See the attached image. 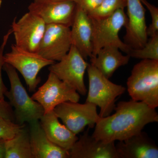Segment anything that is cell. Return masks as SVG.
Here are the masks:
<instances>
[{
	"instance_id": "cell-1",
	"label": "cell",
	"mask_w": 158,
	"mask_h": 158,
	"mask_svg": "<svg viewBox=\"0 0 158 158\" xmlns=\"http://www.w3.org/2000/svg\"><path fill=\"white\" fill-rule=\"evenodd\" d=\"M113 115L101 117L92 135L105 142L123 141L140 132L149 123L158 122L156 109L141 102H119Z\"/></svg>"
},
{
	"instance_id": "cell-2",
	"label": "cell",
	"mask_w": 158,
	"mask_h": 158,
	"mask_svg": "<svg viewBox=\"0 0 158 158\" xmlns=\"http://www.w3.org/2000/svg\"><path fill=\"white\" fill-rule=\"evenodd\" d=\"M127 84L132 100L156 109L158 106V60L144 59L135 65Z\"/></svg>"
},
{
	"instance_id": "cell-3",
	"label": "cell",
	"mask_w": 158,
	"mask_h": 158,
	"mask_svg": "<svg viewBox=\"0 0 158 158\" xmlns=\"http://www.w3.org/2000/svg\"><path fill=\"white\" fill-rule=\"evenodd\" d=\"M3 69L6 71L9 81L10 90L5 93L9 103L14 108L15 123L19 125L40 120L44 115V110L38 102L30 97L21 82L16 69L11 65L4 63Z\"/></svg>"
},
{
	"instance_id": "cell-4",
	"label": "cell",
	"mask_w": 158,
	"mask_h": 158,
	"mask_svg": "<svg viewBox=\"0 0 158 158\" xmlns=\"http://www.w3.org/2000/svg\"><path fill=\"white\" fill-rule=\"evenodd\" d=\"M87 71L89 89L85 102L98 106L101 117L111 115L116 107V98L124 93L126 88L110 81L91 64H89Z\"/></svg>"
},
{
	"instance_id": "cell-5",
	"label": "cell",
	"mask_w": 158,
	"mask_h": 158,
	"mask_svg": "<svg viewBox=\"0 0 158 158\" xmlns=\"http://www.w3.org/2000/svg\"><path fill=\"white\" fill-rule=\"evenodd\" d=\"M93 24V58L101 49L107 46H114L128 54L131 48L119 37V31L125 27L127 18L124 9H118L111 16L100 19L91 18Z\"/></svg>"
},
{
	"instance_id": "cell-6",
	"label": "cell",
	"mask_w": 158,
	"mask_h": 158,
	"mask_svg": "<svg viewBox=\"0 0 158 158\" xmlns=\"http://www.w3.org/2000/svg\"><path fill=\"white\" fill-rule=\"evenodd\" d=\"M4 59L5 63L11 65L21 74L31 92L35 91L40 83V77H37L40 70L55 63L37 53L20 48L15 44L11 45V52L4 55Z\"/></svg>"
},
{
	"instance_id": "cell-7",
	"label": "cell",
	"mask_w": 158,
	"mask_h": 158,
	"mask_svg": "<svg viewBox=\"0 0 158 158\" xmlns=\"http://www.w3.org/2000/svg\"><path fill=\"white\" fill-rule=\"evenodd\" d=\"M97 107L90 103L80 104L68 101L58 105L53 111L64 125L77 135L87 126L89 128L95 127L100 118Z\"/></svg>"
},
{
	"instance_id": "cell-8",
	"label": "cell",
	"mask_w": 158,
	"mask_h": 158,
	"mask_svg": "<svg viewBox=\"0 0 158 158\" xmlns=\"http://www.w3.org/2000/svg\"><path fill=\"white\" fill-rule=\"evenodd\" d=\"M57 63L50 65L48 69L60 80L73 87L82 95L87 93L84 76L89 64L72 45L68 53Z\"/></svg>"
},
{
	"instance_id": "cell-9",
	"label": "cell",
	"mask_w": 158,
	"mask_h": 158,
	"mask_svg": "<svg viewBox=\"0 0 158 158\" xmlns=\"http://www.w3.org/2000/svg\"><path fill=\"white\" fill-rule=\"evenodd\" d=\"M31 98L42 106L46 113L53 111L58 105L64 102H78L80 96L75 88L50 72L46 81Z\"/></svg>"
},
{
	"instance_id": "cell-10",
	"label": "cell",
	"mask_w": 158,
	"mask_h": 158,
	"mask_svg": "<svg viewBox=\"0 0 158 158\" xmlns=\"http://www.w3.org/2000/svg\"><path fill=\"white\" fill-rule=\"evenodd\" d=\"M46 24L37 15L29 11L11 24L15 44L25 50L37 53L46 28Z\"/></svg>"
},
{
	"instance_id": "cell-11",
	"label": "cell",
	"mask_w": 158,
	"mask_h": 158,
	"mask_svg": "<svg viewBox=\"0 0 158 158\" xmlns=\"http://www.w3.org/2000/svg\"><path fill=\"white\" fill-rule=\"evenodd\" d=\"M72 45L69 27L46 24L37 53L46 59L59 61L68 52Z\"/></svg>"
},
{
	"instance_id": "cell-12",
	"label": "cell",
	"mask_w": 158,
	"mask_h": 158,
	"mask_svg": "<svg viewBox=\"0 0 158 158\" xmlns=\"http://www.w3.org/2000/svg\"><path fill=\"white\" fill-rule=\"evenodd\" d=\"M127 22L124 43L131 48H142L148 41L145 9L141 0H127Z\"/></svg>"
},
{
	"instance_id": "cell-13",
	"label": "cell",
	"mask_w": 158,
	"mask_h": 158,
	"mask_svg": "<svg viewBox=\"0 0 158 158\" xmlns=\"http://www.w3.org/2000/svg\"><path fill=\"white\" fill-rule=\"evenodd\" d=\"M28 10L38 15L46 24H55L70 27L75 15L76 4L73 1H34L29 6Z\"/></svg>"
},
{
	"instance_id": "cell-14",
	"label": "cell",
	"mask_w": 158,
	"mask_h": 158,
	"mask_svg": "<svg viewBox=\"0 0 158 158\" xmlns=\"http://www.w3.org/2000/svg\"><path fill=\"white\" fill-rule=\"evenodd\" d=\"M88 128L69 151V158H118L115 142L96 139L89 135Z\"/></svg>"
},
{
	"instance_id": "cell-15",
	"label": "cell",
	"mask_w": 158,
	"mask_h": 158,
	"mask_svg": "<svg viewBox=\"0 0 158 158\" xmlns=\"http://www.w3.org/2000/svg\"><path fill=\"white\" fill-rule=\"evenodd\" d=\"M70 29L72 44L86 60L93 53V24L89 15L76 5V10Z\"/></svg>"
},
{
	"instance_id": "cell-16",
	"label": "cell",
	"mask_w": 158,
	"mask_h": 158,
	"mask_svg": "<svg viewBox=\"0 0 158 158\" xmlns=\"http://www.w3.org/2000/svg\"><path fill=\"white\" fill-rule=\"evenodd\" d=\"M118 158H158V148L146 133L140 132L116 145Z\"/></svg>"
},
{
	"instance_id": "cell-17",
	"label": "cell",
	"mask_w": 158,
	"mask_h": 158,
	"mask_svg": "<svg viewBox=\"0 0 158 158\" xmlns=\"http://www.w3.org/2000/svg\"><path fill=\"white\" fill-rule=\"evenodd\" d=\"M29 123L33 158H69V151L54 144L48 138L39 120Z\"/></svg>"
},
{
	"instance_id": "cell-18",
	"label": "cell",
	"mask_w": 158,
	"mask_h": 158,
	"mask_svg": "<svg viewBox=\"0 0 158 158\" xmlns=\"http://www.w3.org/2000/svg\"><path fill=\"white\" fill-rule=\"evenodd\" d=\"M40 120L48 138L63 149L69 151L78 139L77 135L59 122L53 111L44 113Z\"/></svg>"
},
{
	"instance_id": "cell-19",
	"label": "cell",
	"mask_w": 158,
	"mask_h": 158,
	"mask_svg": "<svg viewBox=\"0 0 158 158\" xmlns=\"http://www.w3.org/2000/svg\"><path fill=\"white\" fill-rule=\"evenodd\" d=\"M130 58L127 54L123 55L116 47L107 46L101 49L95 57L90 58V64L110 79L118 69L128 64Z\"/></svg>"
},
{
	"instance_id": "cell-20",
	"label": "cell",
	"mask_w": 158,
	"mask_h": 158,
	"mask_svg": "<svg viewBox=\"0 0 158 158\" xmlns=\"http://www.w3.org/2000/svg\"><path fill=\"white\" fill-rule=\"evenodd\" d=\"M5 158H34L30 133L25 126L13 138L5 140Z\"/></svg>"
},
{
	"instance_id": "cell-21",
	"label": "cell",
	"mask_w": 158,
	"mask_h": 158,
	"mask_svg": "<svg viewBox=\"0 0 158 158\" xmlns=\"http://www.w3.org/2000/svg\"><path fill=\"white\" fill-rule=\"evenodd\" d=\"M127 0H103L98 8L89 14L91 18L103 19L111 16L118 9L127 7Z\"/></svg>"
},
{
	"instance_id": "cell-22",
	"label": "cell",
	"mask_w": 158,
	"mask_h": 158,
	"mask_svg": "<svg viewBox=\"0 0 158 158\" xmlns=\"http://www.w3.org/2000/svg\"><path fill=\"white\" fill-rule=\"evenodd\" d=\"M127 55L131 58L158 61V34L151 37L149 41L142 48H131Z\"/></svg>"
},
{
	"instance_id": "cell-23",
	"label": "cell",
	"mask_w": 158,
	"mask_h": 158,
	"mask_svg": "<svg viewBox=\"0 0 158 158\" xmlns=\"http://www.w3.org/2000/svg\"><path fill=\"white\" fill-rule=\"evenodd\" d=\"M25 126L24 124L19 125L0 117V138L5 140L11 139Z\"/></svg>"
},
{
	"instance_id": "cell-24",
	"label": "cell",
	"mask_w": 158,
	"mask_h": 158,
	"mask_svg": "<svg viewBox=\"0 0 158 158\" xmlns=\"http://www.w3.org/2000/svg\"><path fill=\"white\" fill-rule=\"evenodd\" d=\"M12 33L11 29H10L7 34L3 37L2 42L0 46V101L5 100V93L8 91V88L3 81L2 78V69L5 63L4 59V52L10 35Z\"/></svg>"
},
{
	"instance_id": "cell-25",
	"label": "cell",
	"mask_w": 158,
	"mask_h": 158,
	"mask_svg": "<svg viewBox=\"0 0 158 158\" xmlns=\"http://www.w3.org/2000/svg\"><path fill=\"white\" fill-rule=\"evenodd\" d=\"M142 4L147 7L152 18V23L147 27L148 36L152 37L158 34V8L148 2L147 0H141Z\"/></svg>"
},
{
	"instance_id": "cell-26",
	"label": "cell",
	"mask_w": 158,
	"mask_h": 158,
	"mask_svg": "<svg viewBox=\"0 0 158 158\" xmlns=\"http://www.w3.org/2000/svg\"><path fill=\"white\" fill-rule=\"evenodd\" d=\"M103 0H75L77 6L89 15L100 6Z\"/></svg>"
},
{
	"instance_id": "cell-27",
	"label": "cell",
	"mask_w": 158,
	"mask_h": 158,
	"mask_svg": "<svg viewBox=\"0 0 158 158\" xmlns=\"http://www.w3.org/2000/svg\"><path fill=\"white\" fill-rule=\"evenodd\" d=\"M0 117L15 123L14 111L9 102L0 101Z\"/></svg>"
},
{
	"instance_id": "cell-28",
	"label": "cell",
	"mask_w": 158,
	"mask_h": 158,
	"mask_svg": "<svg viewBox=\"0 0 158 158\" xmlns=\"http://www.w3.org/2000/svg\"><path fill=\"white\" fill-rule=\"evenodd\" d=\"M5 141L0 138V158H5Z\"/></svg>"
},
{
	"instance_id": "cell-29",
	"label": "cell",
	"mask_w": 158,
	"mask_h": 158,
	"mask_svg": "<svg viewBox=\"0 0 158 158\" xmlns=\"http://www.w3.org/2000/svg\"><path fill=\"white\" fill-rule=\"evenodd\" d=\"M35 2H64L73 1L74 2L75 0H34Z\"/></svg>"
},
{
	"instance_id": "cell-30",
	"label": "cell",
	"mask_w": 158,
	"mask_h": 158,
	"mask_svg": "<svg viewBox=\"0 0 158 158\" xmlns=\"http://www.w3.org/2000/svg\"><path fill=\"white\" fill-rule=\"evenodd\" d=\"M2 1L0 0V9H1V6H2Z\"/></svg>"
}]
</instances>
